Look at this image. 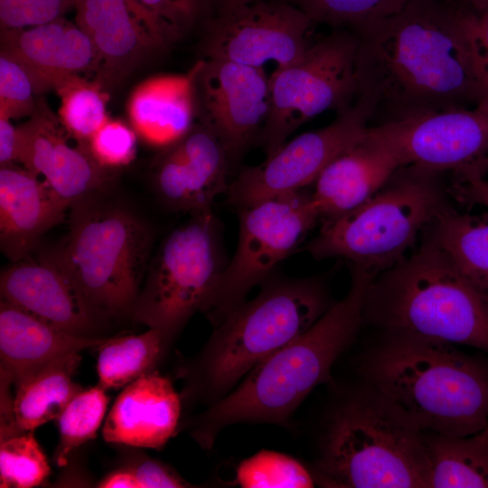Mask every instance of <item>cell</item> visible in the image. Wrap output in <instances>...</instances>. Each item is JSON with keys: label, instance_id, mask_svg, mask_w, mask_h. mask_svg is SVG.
Masks as SVG:
<instances>
[{"label": "cell", "instance_id": "2", "mask_svg": "<svg viewBox=\"0 0 488 488\" xmlns=\"http://www.w3.org/2000/svg\"><path fill=\"white\" fill-rule=\"evenodd\" d=\"M376 275L352 266L347 294L308 329L258 363L225 397L191 418L186 428L203 449L236 424L287 427L306 397L331 382L337 358L354 342L363 323V302Z\"/></svg>", "mask_w": 488, "mask_h": 488}, {"label": "cell", "instance_id": "29", "mask_svg": "<svg viewBox=\"0 0 488 488\" xmlns=\"http://www.w3.org/2000/svg\"><path fill=\"white\" fill-rule=\"evenodd\" d=\"M173 342L157 328L140 334L106 338L97 348L98 384L106 390L119 389L155 371Z\"/></svg>", "mask_w": 488, "mask_h": 488}, {"label": "cell", "instance_id": "3", "mask_svg": "<svg viewBox=\"0 0 488 488\" xmlns=\"http://www.w3.org/2000/svg\"><path fill=\"white\" fill-rule=\"evenodd\" d=\"M361 371L424 433L466 436L488 427V361L454 344L386 336Z\"/></svg>", "mask_w": 488, "mask_h": 488}, {"label": "cell", "instance_id": "5", "mask_svg": "<svg viewBox=\"0 0 488 488\" xmlns=\"http://www.w3.org/2000/svg\"><path fill=\"white\" fill-rule=\"evenodd\" d=\"M364 321L385 336L467 345L488 353V292L467 280L426 239L418 251L371 279Z\"/></svg>", "mask_w": 488, "mask_h": 488}, {"label": "cell", "instance_id": "36", "mask_svg": "<svg viewBox=\"0 0 488 488\" xmlns=\"http://www.w3.org/2000/svg\"><path fill=\"white\" fill-rule=\"evenodd\" d=\"M34 87L26 70L12 57L0 55V115L10 119L31 117L37 104Z\"/></svg>", "mask_w": 488, "mask_h": 488}, {"label": "cell", "instance_id": "42", "mask_svg": "<svg viewBox=\"0 0 488 488\" xmlns=\"http://www.w3.org/2000/svg\"><path fill=\"white\" fill-rule=\"evenodd\" d=\"M471 10V25L474 39L488 73V10Z\"/></svg>", "mask_w": 488, "mask_h": 488}, {"label": "cell", "instance_id": "7", "mask_svg": "<svg viewBox=\"0 0 488 488\" xmlns=\"http://www.w3.org/2000/svg\"><path fill=\"white\" fill-rule=\"evenodd\" d=\"M91 197L70 206L67 236L44 255L102 314L131 315L151 260L152 230L128 210Z\"/></svg>", "mask_w": 488, "mask_h": 488}, {"label": "cell", "instance_id": "11", "mask_svg": "<svg viewBox=\"0 0 488 488\" xmlns=\"http://www.w3.org/2000/svg\"><path fill=\"white\" fill-rule=\"evenodd\" d=\"M239 239L204 311L212 326L242 305L250 290L305 239L321 216L304 190L239 208Z\"/></svg>", "mask_w": 488, "mask_h": 488}, {"label": "cell", "instance_id": "20", "mask_svg": "<svg viewBox=\"0 0 488 488\" xmlns=\"http://www.w3.org/2000/svg\"><path fill=\"white\" fill-rule=\"evenodd\" d=\"M1 52L26 70L35 94L55 90L69 77L95 70L89 38L63 17L33 27L2 29Z\"/></svg>", "mask_w": 488, "mask_h": 488}, {"label": "cell", "instance_id": "25", "mask_svg": "<svg viewBox=\"0 0 488 488\" xmlns=\"http://www.w3.org/2000/svg\"><path fill=\"white\" fill-rule=\"evenodd\" d=\"M105 339L71 334L1 300V375L12 384L61 356L98 348Z\"/></svg>", "mask_w": 488, "mask_h": 488}, {"label": "cell", "instance_id": "37", "mask_svg": "<svg viewBox=\"0 0 488 488\" xmlns=\"http://www.w3.org/2000/svg\"><path fill=\"white\" fill-rule=\"evenodd\" d=\"M76 0H0L1 29H22L63 17Z\"/></svg>", "mask_w": 488, "mask_h": 488}, {"label": "cell", "instance_id": "1", "mask_svg": "<svg viewBox=\"0 0 488 488\" xmlns=\"http://www.w3.org/2000/svg\"><path fill=\"white\" fill-rule=\"evenodd\" d=\"M471 18V9L450 0H413L354 32L356 99L369 107L371 126L471 108L488 98Z\"/></svg>", "mask_w": 488, "mask_h": 488}, {"label": "cell", "instance_id": "13", "mask_svg": "<svg viewBox=\"0 0 488 488\" xmlns=\"http://www.w3.org/2000/svg\"><path fill=\"white\" fill-rule=\"evenodd\" d=\"M368 106L356 99L329 125L286 142L266 160L242 169L230 183L227 201L239 209L304 190L324 167L359 141L371 126Z\"/></svg>", "mask_w": 488, "mask_h": 488}, {"label": "cell", "instance_id": "22", "mask_svg": "<svg viewBox=\"0 0 488 488\" xmlns=\"http://www.w3.org/2000/svg\"><path fill=\"white\" fill-rule=\"evenodd\" d=\"M70 206L24 167L0 168V247L16 262L32 256L40 238L61 222Z\"/></svg>", "mask_w": 488, "mask_h": 488}, {"label": "cell", "instance_id": "15", "mask_svg": "<svg viewBox=\"0 0 488 488\" xmlns=\"http://www.w3.org/2000/svg\"><path fill=\"white\" fill-rule=\"evenodd\" d=\"M201 123L236 161L262 131L270 110V76L264 68L202 59L195 80Z\"/></svg>", "mask_w": 488, "mask_h": 488}, {"label": "cell", "instance_id": "27", "mask_svg": "<svg viewBox=\"0 0 488 488\" xmlns=\"http://www.w3.org/2000/svg\"><path fill=\"white\" fill-rule=\"evenodd\" d=\"M423 233L467 280L488 292V215L460 213L450 207Z\"/></svg>", "mask_w": 488, "mask_h": 488}, {"label": "cell", "instance_id": "28", "mask_svg": "<svg viewBox=\"0 0 488 488\" xmlns=\"http://www.w3.org/2000/svg\"><path fill=\"white\" fill-rule=\"evenodd\" d=\"M424 439L428 488H488V427L466 436L424 433Z\"/></svg>", "mask_w": 488, "mask_h": 488}, {"label": "cell", "instance_id": "18", "mask_svg": "<svg viewBox=\"0 0 488 488\" xmlns=\"http://www.w3.org/2000/svg\"><path fill=\"white\" fill-rule=\"evenodd\" d=\"M17 161L70 206L105 188L108 169L91 155L87 144L71 146L70 135L45 104L38 102L29 120L17 127Z\"/></svg>", "mask_w": 488, "mask_h": 488}, {"label": "cell", "instance_id": "16", "mask_svg": "<svg viewBox=\"0 0 488 488\" xmlns=\"http://www.w3.org/2000/svg\"><path fill=\"white\" fill-rule=\"evenodd\" d=\"M75 23L95 52L103 88L125 79L148 54L175 36L136 0H76Z\"/></svg>", "mask_w": 488, "mask_h": 488}, {"label": "cell", "instance_id": "19", "mask_svg": "<svg viewBox=\"0 0 488 488\" xmlns=\"http://www.w3.org/2000/svg\"><path fill=\"white\" fill-rule=\"evenodd\" d=\"M230 163L216 135L202 123L193 125L156 159L154 185L172 210L190 214L212 211L215 199L228 191Z\"/></svg>", "mask_w": 488, "mask_h": 488}, {"label": "cell", "instance_id": "9", "mask_svg": "<svg viewBox=\"0 0 488 488\" xmlns=\"http://www.w3.org/2000/svg\"><path fill=\"white\" fill-rule=\"evenodd\" d=\"M224 267L214 213L191 214L150 260L130 316L174 340L196 313L207 309Z\"/></svg>", "mask_w": 488, "mask_h": 488}, {"label": "cell", "instance_id": "6", "mask_svg": "<svg viewBox=\"0 0 488 488\" xmlns=\"http://www.w3.org/2000/svg\"><path fill=\"white\" fill-rule=\"evenodd\" d=\"M335 488H428L424 433L388 399L365 386L327 414L310 470Z\"/></svg>", "mask_w": 488, "mask_h": 488}, {"label": "cell", "instance_id": "33", "mask_svg": "<svg viewBox=\"0 0 488 488\" xmlns=\"http://www.w3.org/2000/svg\"><path fill=\"white\" fill-rule=\"evenodd\" d=\"M236 483L243 488H310L315 484L311 471L295 457L260 450L240 462Z\"/></svg>", "mask_w": 488, "mask_h": 488}, {"label": "cell", "instance_id": "8", "mask_svg": "<svg viewBox=\"0 0 488 488\" xmlns=\"http://www.w3.org/2000/svg\"><path fill=\"white\" fill-rule=\"evenodd\" d=\"M440 173L400 167L360 206L324 220L306 246L315 259L344 258L379 274L405 258L421 231L451 206Z\"/></svg>", "mask_w": 488, "mask_h": 488}, {"label": "cell", "instance_id": "10", "mask_svg": "<svg viewBox=\"0 0 488 488\" xmlns=\"http://www.w3.org/2000/svg\"><path fill=\"white\" fill-rule=\"evenodd\" d=\"M357 54V34L333 29L312 42L298 61L272 72L270 110L258 137L267 156L305 122L353 104L358 93Z\"/></svg>", "mask_w": 488, "mask_h": 488}, {"label": "cell", "instance_id": "45", "mask_svg": "<svg viewBox=\"0 0 488 488\" xmlns=\"http://www.w3.org/2000/svg\"><path fill=\"white\" fill-rule=\"evenodd\" d=\"M472 9L488 10V0H467Z\"/></svg>", "mask_w": 488, "mask_h": 488}, {"label": "cell", "instance_id": "43", "mask_svg": "<svg viewBox=\"0 0 488 488\" xmlns=\"http://www.w3.org/2000/svg\"><path fill=\"white\" fill-rule=\"evenodd\" d=\"M97 487L138 488L134 476L125 466L108 473L98 483Z\"/></svg>", "mask_w": 488, "mask_h": 488}, {"label": "cell", "instance_id": "24", "mask_svg": "<svg viewBox=\"0 0 488 488\" xmlns=\"http://www.w3.org/2000/svg\"><path fill=\"white\" fill-rule=\"evenodd\" d=\"M202 60L184 74L140 82L127 102L132 128L149 145L165 148L187 134L196 115L195 80Z\"/></svg>", "mask_w": 488, "mask_h": 488}, {"label": "cell", "instance_id": "35", "mask_svg": "<svg viewBox=\"0 0 488 488\" xmlns=\"http://www.w3.org/2000/svg\"><path fill=\"white\" fill-rule=\"evenodd\" d=\"M136 137L132 127L119 120L108 119L89 138L88 146L101 167L116 168L134 160Z\"/></svg>", "mask_w": 488, "mask_h": 488}, {"label": "cell", "instance_id": "30", "mask_svg": "<svg viewBox=\"0 0 488 488\" xmlns=\"http://www.w3.org/2000/svg\"><path fill=\"white\" fill-rule=\"evenodd\" d=\"M61 99L59 119L70 137L87 144L94 133L108 119V95L98 81L73 75L56 89Z\"/></svg>", "mask_w": 488, "mask_h": 488}, {"label": "cell", "instance_id": "32", "mask_svg": "<svg viewBox=\"0 0 488 488\" xmlns=\"http://www.w3.org/2000/svg\"><path fill=\"white\" fill-rule=\"evenodd\" d=\"M314 22L333 29L357 31L389 17L413 0H290Z\"/></svg>", "mask_w": 488, "mask_h": 488}, {"label": "cell", "instance_id": "12", "mask_svg": "<svg viewBox=\"0 0 488 488\" xmlns=\"http://www.w3.org/2000/svg\"><path fill=\"white\" fill-rule=\"evenodd\" d=\"M401 167L455 178L483 176L488 171V98L471 108L417 115L370 126Z\"/></svg>", "mask_w": 488, "mask_h": 488}, {"label": "cell", "instance_id": "23", "mask_svg": "<svg viewBox=\"0 0 488 488\" xmlns=\"http://www.w3.org/2000/svg\"><path fill=\"white\" fill-rule=\"evenodd\" d=\"M370 127L355 144L333 159L314 182L312 198L321 220L342 215L378 192L400 168Z\"/></svg>", "mask_w": 488, "mask_h": 488}, {"label": "cell", "instance_id": "41", "mask_svg": "<svg viewBox=\"0 0 488 488\" xmlns=\"http://www.w3.org/2000/svg\"><path fill=\"white\" fill-rule=\"evenodd\" d=\"M18 135L11 119L0 115V164H12L17 160Z\"/></svg>", "mask_w": 488, "mask_h": 488}, {"label": "cell", "instance_id": "34", "mask_svg": "<svg viewBox=\"0 0 488 488\" xmlns=\"http://www.w3.org/2000/svg\"><path fill=\"white\" fill-rule=\"evenodd\" d=\"M50 474L48 459L33 431H20L0 438L1 488L35 487Z\"/></svg>", "mask_w": 488, "mask_h": 488}, {"label": "cell", "instance_id": "17", "mask_svg": "<svg viewBox=\"0 0 488 488\" xmlns=\"http://www.w3.org/2000/svg\"><path fill=\"white\" fill-rule=\"evenodd\" d=\"M1 300L71 334L102 338L107 316L95 309L72 279L44 254L12 262L0 275Z\"/></svg>", "mask_w": 488, "mask_h": 488}, {"label": "cell", "instance_id": "26", "mask_svg": "<svg viewBox=\"0 0 488 488\" xmlns=\"http://www.w3.org/2000/svg\"><path fill=\"white\" fill-rule=\"evenodd\" d=\"M81 361L80 352L53 360L29 372L13 385V412L21 431H33L57 419L70 399L81 390L73 376Z\"/></svg>", "mask_w": 488, "mask_h": 488}, {"label": "cell", "instance_id": "39", "mask_svg": "<svg viewBox=\"0 0 488 488\" xmlns=\"http://www.w3.org/2000/svg\"><path fill=\"white\" fill-rule=\"evenodd\" d=\"M125 467L134 476L138 488H183L193 486L168 465L149 457L137 459L125 465Z\"/></svg>", "mask_w": 488, "mask_h": 488}, {"label": "cell", "instance_id": "44", "mask_svg": "<svg viewBox=\"0 0 488 488\" xmlns=\"http://www.w3.org/2000/svg\"><path fill=\"white\" fill-rule=\"evenodd\" d=\"M215 8H221V7H230V6H236L240 5H245L248 3H251L257 0H213Z\"/></svg>", "mask_w": 488, "mask_h": 488}, {"label": "cell", "instance_id": "38", "mask_svg": "<svg viewBox=\"0 0 488 488\" xmlns=\"http://www.w3.org/2000/svg\"><path fill=\"white\" fill-rule=\"evenodd\" d=\"M176 37L202 13L214 6L213 0H136Z\"/></svg>", "mask_w": 488, "mask_h": 488}, {"label": "cell", "instance_id": "31", "mask_svg": "<svg viewBox=\"0 0 488 488\" xmlns=\"http://www.w3.org/2000/svg\"><path fill=\"white\" fill-rule=\"evenodd\" d=\"M109 398L106 389L97 384L80 390L58 417L59 443L55 463L64 466L70 453L96 437L104 419Z\"/></svg>", "mask_w": 488, "mask_h": 488}, {"label": "cell", "instance_id": "14", "mask_svg": "<svg viewBox=\"0 0 488 488\" xmlns=\"http://www.w3.org/2000/svg\"><path fill=\"white\" fill-rule=\"evenodd\" d=\"M208 19L202 51L204 59L276 69L298 61L311 44V18L293 3L257 0L215 8Z\"/></svg>", "mask_w": 488, "mask_h": 488}, {"label": "cell", "instance_id": "21", "mask_svg": "<svg viewBox=\"0 0 488 488\" xmlns=\"http://www.w3.org/2000/svg\"><path fill=\"white\" fill-rule=\"evenodd\" d=\"M181 395L156 371L124 387L108 412L102 436L108 443L132 447L162 448L176 432Z\"/></svg>", "mask_w": 488, "mask_h": 488}, {"label": "cell", "instance_id": "40", "mask_svg": "<svg viewBox=\"0 0 488 488\" xmlns=\"http://www.w3.org/2000/svg\"><path fill=\"white\" fill-rule=\"evenodd\" d=\"M448 191L461 203L477 204L488 209V180L483 176L455 178Z\"/></svg>", "mask_w": 488, "mask_h": 488}, {"label": "cell", "instance_id": "4", "mask_svg": "<svg viewBox=\"0 0 488 488\" xmlns=\"http://www.w3.org/2000/svg\"><path fill=\"white\" fill-rule=\"evenodd\" d=\"M316 277L272 279L214 327L180 368L182 400L206 407L230 393L258 363L314 324L331 306Z\"/></svg>", "mask_w": 488, "mask_h": 488}]
</instances>
